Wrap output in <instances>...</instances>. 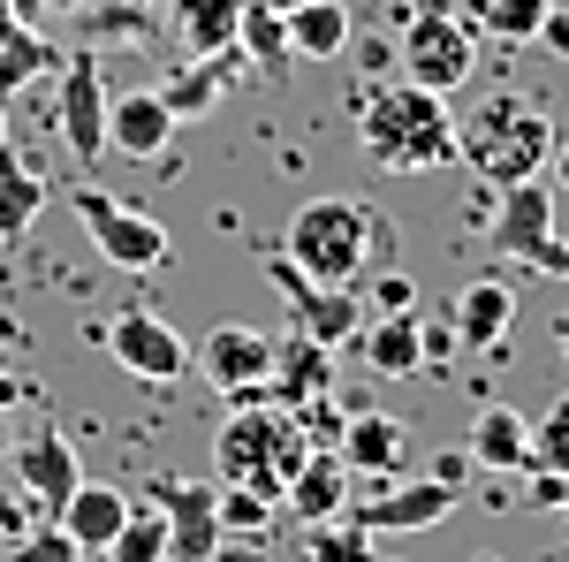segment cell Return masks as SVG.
Wrapping results in <instances>:
<instances>
[{
    "mask_svg": "<svg viewBox=\"0 0 569 562\" xmlns=\"http://www.w3.org/2000/svg\"><path fill=\"white\" fill-rule=\"evenodd\" d=\"M305 456H311V433L281 403H236V418H220V433H213V472L228 486L266 494V502L289 494V479L305 472Z\"/></svg>",
    "mask_w": 569,
    "mask_h": 562,
    "instance_id": "3957f363",
    "label": "cell"
},
{
    "mask_svg": "<svg viewBox=\"0 0 569 562\" xmlns=\"http://www.w3.org/2000/svg\"><path fill=\"white\" fill-rule=\"evenodd\" d=\"M342 349H357L380 381H418V373H426V319H418V312H380V319H357V335Z\"/></svg>",
    "mask_w": 569,
    "mask_h": 562,
    "instance_id": "e0dca14e",
    "label": "cell"
},
{
    "mask_svg": "<svg viewBox=\"0 0 569 562\" xmlns=\"http://www.w3.org/2000/svg\"><path fill=\"white\" fill-rule=\"evenodd\" d=\"M266 8H281V16H289V8H297V0H266Z\"/></svg>",
    "mask_w": 569,
    "mask_h": 562,
    "instance_id": "7bdbcfd3",
    "label": "cell"
},
{
    "mask_svg": "<svg viewBox=\"0 0 569 562\" xmlns=\"http://www.w3.org/2000/svg\"><path fill=\"white\" fill-rule=\"evenodd\" d=\"M531 46H547V61H569V8H562V0L547 8V23H539V39H531Z\"/></svg>",
    "mask_w": 569,
    "mask_h": 562,
    "instance_id": "d590c367",
    "label": "cell"
},
{
    "mask_svg": "<svg viewBox=\"0 0 569 562\" xmlns=\"http://www.w3.org/2000/svg\"><path fill=\"white\" fill-rule=\"evenodd\" d=\"M53 130L77 152V168H99L114 145H107V77H99V53H69L61 77H53Z\"/></svg>",
    "mask_w": 569,
    "mask_h": 562,
    "instance_id": "9c48e42d",
    "label": "cell"
},
{
    "mask_svg": "<svg viewBox=\"0 0 569 562\" xmlns=\"http://www.w3.org/2000/svg\"><path fill=\"white\" fill-rule=\"evenodd\" d=\"M395 8H410V0H395Z\"/></svg>",
    "mask_w": 569,
    "mask_h": 562,
    "instance_id": "7dc6e473",
    "label": "cell"
},
{
    "mask_svg": "<svg viewBox=\"0 0 569 562\" xmlns=\"http://www.w3.org/2000/svg\"><path fill=\"white\" fill-rule=\"evenodd\" d=\"M190 365L213 381L228 403H259L266 388V365H273V335H259V327H243V319H220L206 343L190 349Z\"/></svg>",
    "mask_w": 569,
    "mask_h": 562,
    "instance_id": "8fae6325",
    "label": "cell"
},
{
    "mask_svg": "<svg viewBox=\"0 0 569 562\" xmlns=\"http://www.w3.org/2000/svg\"><path fill=\"white\" fill-rule=\"evenodd\" d=\"M479 69V31L448 8V0H410V31H402V77L426 91H463Z\"/></svg>",
    "mask_w": 569,
    "mask_h": 562,
    "instance_id": "8992f818",
    "label": "cell"
},
{
    "mask_svg": "<svg viewBox=\"0 0 569 562\" xmlns=\"http://www.w3.org/2000/svg\"><path fill=\"white\" fill-rule=\"evenodd\" d=\"M433 479L463 486V479H471V448H440V456H433Z\"/></svg>",
    "mask_w": 569,
    "mask_h": 562,
    "instance_id": "8d00e7d4",
    "label": "cell"
},
{
    "mask_svg": "<svg viewBox=\"0 0 569 562\" xmlns=\"http://www.w3.org/2000/svg\"><path fill=\"white\" fill-rule=\"evenodd\" d=\"M547 168H555V198H569V145H555V160H547Z\"/></svg>",
    "mask_w": 569,
    "mask_h": 562,
    "instance_id": "f35d334b",
    "label": "cell"
},
{
    "mask_svg": "<svg viewBox=\"0 0 569 562\" xmlns=\"http://www.w3.org/2000/svg\"><path fill=\"white\" fill-rule=\"evenodd\" d=\"M562 130H569V107H562Z\"/></svg>",
    "mask_w": 569,
    "mask_h": 562,
    "instance_id": "bcb514c9",
    "label": "cell"
},
{
    "mask_svg": "<svg viewBox=\"0 0 569 562\" xmlns=\"http://www.w3.org/2000/svg\"><path fill=\"white\" fill-rule=\"evenodd\" d=\"M182 115L168 107V91H122V99H107V145H122L130 160H160L168 145H176Z\"/></svg>",
    "mask_w": 569,
    "mask_h": 562,
    "instance_id": "ac0fdd59",
    "label": "cell"
},
{
    "mask_svg": "<svg viewBox=\"0 0 569 562\" xmlns=\"http://www.w3.org/2000/svg\"><path fill=\"white\" fill-rule=\"evenodd\" d=\"M531 510H569V472H531Z\"/></svg>",
    "mask_w": 569,
    "mask_h": 562,
    "instance_id": "e575fe53",
    "label": "cell"
},
{
    "mask_svg": "<svg viewBox=\"0 0 569 562\" xmlns=\"http://www.w3.org/2000/svg\"><path fill=\"white\" fill-rule=\"evenodd\" d=\"M547 426H562V433H569V395L555 403V411H547Z\"/></svg>",
    "mask_w": 569,
    "mask_h": 562,
    "instance_id": "ab89813d",
    "label": "cell"
},
{
    "mask_svg": "<svg viewBox=\"0 0 569 562\" xmlns=\"http://www.w3.org/2000/svg\"><path fill=\"white\" fill-rule=\"evenodd\" d=\"M8 31H16V8H8V0H0V39H8Z\"/></svg>",
    "mask_w": 569,
    "mask_h": 562,
    "instance_id": "b9f144b4",
    "label": "cell"
},
{
    "mask_svg": "<svg viewBox=\"0 0 569 562\" xmlns=\"http://www.w3.org/2000/svg\"><path fill=\"white\" fill-rule=\"evenodd\" d=\"M0 137H8V99H0Z\"/></svg>",
    "mask_w": 569,
    "mask_h": 562,
    "instance_id": "ee69618b",
    "label": "cell"
},
{
    "mask_svg": "<svg viewBox=\"0 0 569 562\" xmlns=\"http://www.w3.org/2000/svg\"><path fill=\"white\" fill-rule=\"evenodd\" d=\"M99 343H107V357H114L122 373H137V381H182V373H190V343H182L160 312H144V304H130L122 319H107Z\"/></svg>",
    "mask_w": 569,
    "mask_h": 562,
    "instance_id": "30bf717a",
    "label": "cell"
},
{
    "mask_svg": "<svg viewBox=\"0 0 569 562\" xmlns=\"http://www.w3.org/2000/svg\"><path fill=\"white\" fill-rule=\"evenodd\" d=\"M122 517H130V494L122 486H99V479H77V494L61 502V532L84 548V555H99V548H114V532H122Z\"/></svg>",
    "mask_w": 569,
    "mask_h": 562,
    "instance_id": "44dd1931",
    "label": "cell"
},
{
    "mask_svg": "<svg viewBox=\"0 0 569 562\" xmlns=\"http://www.w3.org/2000/svg\"><path fill=\"white\" fill-rule=\"evenodd\" d=\"M107 562H168V517H160V502H152V510L130 502V517H122V532H114Z\"/></svg>",
    "mask_w": 569,
    "mask_h": 562,
    "instance_id": "4316f807",
    "label": "cell"
},
{
    "mask_svg": "<svg viewBox=\"0 0 569 562\" xmlns=\"http://www.w3.org/2000/svg\"><path fill=\"white\" fill-rule=\"evenodd\" d=\"M547 8L555 0H471V31H486V39H501V46H531L539 39V23H547Z\"/></svg>",
    "mask_w": 569,
    "mask_h": 562,
    "instance_id": "484cf974",
    "label": "cell"
},
{
    "mask_svg": "<svg viewBox=\"0 0 569 562\" xmlns=\"http://www.w3.org/2000/svg\"><path fill=\"white\" fill-rule=\"evenodd\" d=\"M266 282H273V297L289 304V319H297V335H311V343L342 349L357 335V319H365V304H357V289H335V282H311L305 266L289 259V252H273L266 259Z\"/></svg>",
    "mask_w": 569,
    "mask_h": 562,
    "instance_id": "ba28073f",
    "label": "cell"
},
{
    "mask_svg": "<svg viewBox=\"0 0 569 562\" xmlns=\"http://www.w3.org/2000/svg\"><path fill=\"white\" fill-rule=\"evenodd\" d=\"M311 540V562H372V532L365 524H350V517H327V524H305Z\"/></svg>",
    "mask_w": 569,
    "mask_h": 562,
    "instance_id": "83f0119b",
    "label": "cell"
},
{
    "mask_svg": "<svg viewBox=\"0 0 569 562\" xmlns=\"http://www.w3.org/2000/svg\"><path fill=\"white\" fill-rule=\"evenodd\" d=\"M319 395H335V349L311 343V335H281L273 343V365H266L259 403H281V411H305Z\"/></svg>",
    "mask_w": 569,
    "mask_h": 562,
    "instance_id": "2e32d148",
    "label": "cell"
},
{
    "mask_svg": "<svg viewBox=\"0 0 569 562\" xmlns=\"http://www.w3.org/2000/svg\"><path fill=\"white\" fill-rule=\"evenodd\" d=\"M486 252L501 266H531V274H562L569 282V244L555 236V183L525 175L501 190V206L486 220Z\"/></svg>",
    "mask_w": 569,
    "mask_h": 562,
    "instance_id": "5b68a950",
    "label": "cell"
},
{
    "mask_svg": "<svg viewBox=\"0 0 569 562\" xmlns=\"http://www.w3.org/2000/svg\"><path fill=\"white\" fill-rule=\"evenodd\" d=\"M471 464H486V472H531V418L517 403H479V418H471Z\"/></svg>",
    "mask_w": 569,
    "mask_h": 562,
    "instance_id": "7402d4cb",
    "label": "cell"
},
{
    "mask_svg": "<svg viewBox=\"0 0 569 562\" xmlns=\"http://www.w3.org/2000/svg\"><path fill=\"white\" fill-rule=\"evenodd\" d=\"M273 524V502L251 494V486H220V532H266Z\"/></svg>",
    "mask_w": 569,
    "mask_h": 562,
    "instance_id": "4dcf8cb0",
    "label": "cell"
},
{
    "mask_svg": "<svg viewBox=\"0 0 569 562\" xmlns=\"http://www.w3.org/2000/svg\"><path fill=\"white\" fill-rule=\"evenodd\" d=\"M350 464H342V448H311L305 456V472L289 479V494H281V510L297 524H327V517H342L350 510Z\"/></svg>",
    "mask_w": 569,
    "mask_h": 562,
    "instance_id": "ffe728a7",
    "label": "cell"
},
{
    "mask_svg": "<svg viewBox=\"0 0 569 562\" xmlns=\"http://www.w3.org/2000/svg\"><path fill=\"white\" fill-rule=\"evenodd\" d=\"M456 494L463 486H448V479H395L380 494L350 502V524H365V532H433L456 510Z\"/></svg>",
    "mask_w": 569,
    "mask_h": 562,
    "instance_id": "5bb4252c",
    "label": "cell"
},
{
    "mask_svg": "<svg viewBox=\"0 0 569 562\" xmlns=\"http://www.w3.org/2000/svg\"><path fill=\"white\" fill-rule=\"evenodd\" d=\"M281 31H289V61H335L350 46V0H297Z\"/></svg>",
    "mask_w": 569,
    "mask_h": 562,
    "instance_id": "cb8c5ba5",
    "label": "cell"
},
{
    "mask_svg": "<svg viewBox=\"0 0 569 562\" xmlns=\"http://www.w3.org/2000/svg\"><path fill=\"white\" fill-rule=\"evenodd\" d=\"M456 160L479 183H493V190H509L525 175H547V160H555V115H547V99L493 91L471 115H456Z\"/></svg>",
    "mask_w": 569,
    "mask_h": 562,
    "instance_id": "7a4b0ae2",
    "label": "cell"
},
{
    "mask_svg": "<svg viewBox=\"0 0 569 562\" xmlns=\"http://www.w3.org/2000/svg\"><path fill=\"white\" fill-rule=\"evenodd\" d=\"M251 46H259L266 69H281V61H289V31H281V8L251 0Z\"/></svg>",
    "mask_w": 569,
    "mask_h": 562,
    "instance_id": "1f68e13d",
    "label": "cell"
},
{
    "mask_svg": "<svg viewBox=\"0 0 569 562\" xmlns=\"http://www.w3.org/2000/svg\"><path fill=\"white\" fill-rule=\"evenodd\" d=\"M46 206V175L0 137V244H16V236H31V220Z\"/></svg>",
    "mask_w": 569,
    "mask_h": 562,
    "instance_id": "d4e9b609",
    "label": "cell"
},
{
    "mask_svg": "<svg viewBox=\"0 0 569 562\" xmlns=\"http://www.w3.org/2000/svg\"><path fill=\"white\" fill-rule=\"evenodd\" d=\"M281 252L305 266L311 282H335V289H357L365 266L388 252V220L372 214L365 198H311L305 214L289 220Z\"/></svg>",
    "mask_w": 569,
    "mask_h": 562,
    "instance_id": "277c9868",
    "label": "cell"
},
{
    "mask_svg": "<svg viewBox=\"0 0 569 562\" xmlns=\"http://www.w3.org/2000/svg\"><path fill=\"white\" fill-rule=\"evenodd\" d=\"M8 562H84V548H77L53 517H39L31 532H16V555H8Z\"/></svg>",
    "mask_w": 569,
    "mask_h": 562,
    "instance_id": "f546056e",
    "label": "cell"
},
{
    "mask_svg": "<svg viewBox=\"0 0 569 562\" xmlns=\"http://www.w3.org/2000/svg\"><path fill=\"white\" fill-rule=\"evenodd\" d=\"M342 464L365 479H395L410 464V433L395 411H342Z\"/></svg>",
    "mask_w": 569,
    "mask_h": 562,
    "instance_id": "d6986e66",
    "label": "cell"
},
{
    "mask_svg": "<svg viewBox=\"0 0 569 562\" xmlns=\"http://www.w3.org/2000/svg\"><path fill=\"white\" fill-rule=\"evenodd\" d=\"M531 472H569V433L562 426H531Z\"/></svg>",
    "mask_w": 569,
    "mask_h": 562,
    "instance_id": "836d02e7",
    "label": "cell"
},
{
    "mask_svg": "<svg viewBox=\"0 0 569 562\" xmlns=\"http://www.w3.org/2000/svg\"><path fill=\"white\" fill-rule=\"evenodd\" d=\"M8 464H16V486L39 517H61V502L77 494V448L61 441V426H39L31 441H8Z\"/></svg>",
    "mask_w": 569,
    "mask_h": 562,
    "instance_id": "7c38bea8",
    "label": "cell"
},
{
    "mask_svg": "<svg viewBox=\"0 0 569 562\" xmlns=\"http://www.w3.org/2000/svg\"><path fill=\"white\" fill-rule=\"evenodd\" d=\"M372 562H380V555H372Z\"/></svg>",
    "mask_w": 569,
    "mask_h": 562,
    "instance_id": "681fc988",
    "label": "cell"
},
{
    "mask_svg": "<svg viewBox=\"0 0 569 562\" xmlns=\"http://www.w3.org/2000/svg\"><path fill=\"white\" fill-rule=\"evenodd\" d=\"M357 304H365V319H380V312H418V282H410V274H380Z\"/></svg>",
    "mask_w": 569,
    "mask_h": 562,
    "instance_id": "d6a6232c",
    "label": "cell"
},
{
    "mask_svg": "<svg viewBox=\"0 0 569 562\" xmlns=\"http://www.w3.org/2000/svg\"><path fill=\"white\" fill-rule=\"evenodd\" d=\"M39 69H46V39L16 23V31L0 39V99H16V85H31Z\"/></svg>",
    "mask_w": 569,
    "mask_h": 562,
    "instance_id": "f1b7e54d",
    "label": "cell"
},
{
    "mask_svg": "<svg viewBox=\"0 0 569 562\" xmlns=\"http://www.w3.org/2000/svg\"><path fill=\"white\" fill-rule=\"evenodd\" d=\"M69 206H77V220L91 228V244H99V259H107V266H122V274H160V266L176 259V236H168L152 214L122 206V198H107V190H77Z\"/></svg>",
    "mask_w": 569,
    "mask_h": 562,
    "instance_id": "52a82bcc",
    "label": "cell"
},
{
    "mask_svg": "<svg viewBox=\"0 0 569 562\" xmlns=\"http://www.w3.org/2000/svg\"><path fill=\"white\" fill-rule=\"evenodd\" d=\"M357 145L380 175H433L456 160V115H448V91L426 85H380L357 115Z\"/></svg>",
    "mask_w": 569,
    "mask_h": 562,
    "instance_id": "6da1fadb",
    "label": "cell"
},
{
    "mask_svg": "<svg viewBox=\"0 0 569 562\" xmlns=\"http://www.w3.org/2000/svg\"><path fill=\"white\" fill-rule=\"evenodd\" d=\"M31 403V381H16V373H0V411H23Z\"/></svg>",
    "mask_w": 569,
    "mask_h": 562,
    "instance_id": "74e56055",
    "label": "cell"
},
{
    "mask_svg": "<svg viewBox=\"0 0 569 562\" xmlns=\"http://www.w3.org/2000/svg\"><path fill=\"white\" fill-rule=\"evenodd\" d=\"M8 441H16V426H8V411H0V464H8Z\"/></svg>",
    "mask_w": 569,
    "mask_h": 562,
    "instance_id": "60d3db41",
    "label": "cell"
},
{
    "mask_svg": "<svg viewBox=\"0 0 569 562\" xmlns=\"http://www.w3.org/2000/svg\"><path fill=\"white\" fill-rule=\"evenodd\" d=\"M509 319H517V289L501 274H479V282H463L448 297V335H456V349H471V357H501Z\"/></svg>",
    "mask_w": 569,
    "mask_h": 562,
    "instance_id": "9a60e30c",
    "label": "cell"
},
{
    "mask_svg": "<svg viewBox=\"0 0 569 562\" xmlns=\"http://www.w3.org/2000/svg\"><path fill=\"white\" fill-rule=\"evenodd\" d=\"M160 517H168V562H213L220 532V486L206 479H160Z\"/></svg>",
    "mask_w": 569,
    "mask_h": 562,
    "instance_id": "4fadbf2b",
    "label": "cell"
},
{
    "mask_svg": "<svg viewBox=\"0 0 569 562\" xmlns=\"http://www.w3.org/2000/svg\"><path fill=\"white\" fill-rule=\"evenodd\" d=\"M243 39V0H176V46L182 61H213Z\"/></svg>",
    "mask_w": 569,
    "mask_h": 562,
    "instance_id": "603a6c76",
    "label": "cell"
},
{
    "mask_svg": "<svg viewBox=\"0 0 569 562\" xmlns=\"http://www.w3.org/2000/svg\"><path fill=\"white\" fill-rule=\"evenodd\" d=\"M61 8H69V0H61Z\"/></svg>",
    "mask_w": 569,
    "mask_h": 562,
    "instance_id": "c3c4849f",
    "label": "cell"
},
{
    "mask_svg": "<svg viewBox=\"0 0 569 562\" xmlns=\"http://www.w3.org/2000/svg\"><path fill=\"white\" fill-rule=\"evenodd\" d=\"M562 357H569V319H562Z\"/></svg>",
    "mask_w": 569,
    "mask_h": 562,
    "instance_id": "f6af8a7d",
    "label": "cell"
}]
</instances>
